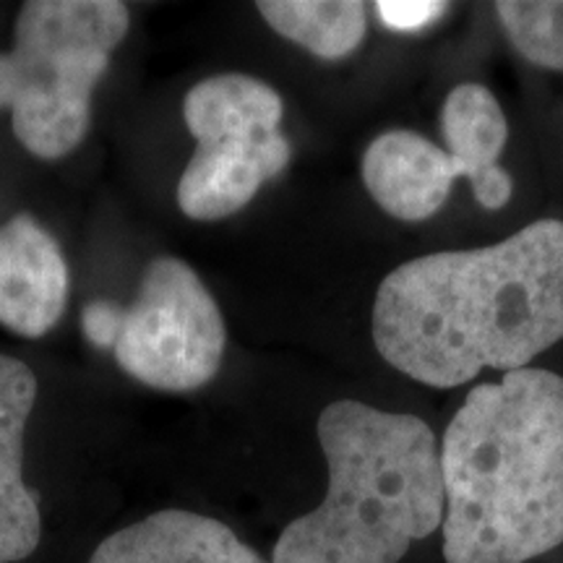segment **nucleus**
Here are the masks:
<instances>
[{
    "mask_svg": "<svg viewBox=\"0 0 563 563\" xmlns=\"http://www.w3.org/2000/svg\"><path fill=\"white\" fill-rule=\"evenodd\" d=\"M563 340V222L397 266L373 302L378 355L412 382L462 386L483 368H527Z\"/></svg>",
    "mask_w": 563,
    "mask_h": 563,
    "instance_id": "f257e3e1",
    "label": "nucleus"
},
{
    "mask_svg": "<svg viewBox=\"0 0 563 563\" xmlns=\"http://www.w3.org/2000/svg\"><path fill=\"white\" fill-rule=\"evenodd\" d=\"M443 559L527 563L563 543V378L519 368L475 386L441 443Z\"/></svg>",
    "mask_w": 563,
    "mask_h": 563,
    "instance_id": "f03ea898",
    "label": "nucleus"
},
{
    "mask_svg": "<svg viewBox=\"0 0 563 563\" xmlns=\"http://www.w3.org/2000/svg\"><path fill=\"white\" fill-rule=\"evenodd\" d=\"M316 431L327 498L282 530L272 563H399L443 525L441 452L426 420L342 399Z\"/></svg>",
    "mask_w": 563,
    "mask_h": 563,
    "instance_id": "7ed1b4c3",
    "label": "nucleus"
},
{
    "mask_svg": "<svg viewBox=\"0 0 563 563\" xmlns=\"http://www.w3.org/2000/svg\"><path fill=\"white\" fill-rule=\"evenodd\" d=\"M131 24L121 0H30L0 53V110H11L19 144L60 159L81 144L91 97Z\"/></svg>",
    "mask_w": 563,
    "mask_h": 563,
    "instance_id": "20e7f679",
    "label": "nucleus"
},
{
    "mask_svg": "<svg viewBox=\"0 0 563 563\" xmlns=\"http://www.w3.org/2000/svg\"><path fill=\"white\" fill-rule=\"evenodd\" d=\"M282 115L279 91L256 76L220 74L196 84L183 100V121L196 139L178 180L183 214L214 222L249 207L292 159Z\"/></svg>",
    "mask_w": 563,
    "mask_h": 563,
    "instance_id": "39448f33",
    "label": "nucleus"
},
{
    "mask_svg": "<svg viewBox=\"0 0 563 563\" xmlns=\"http://www.w3.org/2000/svg\"><path fill=\"white\" fill-rule=\"evenodd\" d=\"M224 344L220 306L199 274L162 256L146 266L112 352L131 378L152 389L194 391L217 376Z\"/></svg>",
    "mask_w": 563,
    "mask_h": 563,
    "instance_id": "423d86ee",
    "label": "nucleus"
},
{
    "mask_svg": "<svg viewBox=\"0 0 563 563\" xmlns=\"http://www.w3.org/2000/svg\"><path fill=\"white\" fill-rule=\"evenodd\" d=\"M68 300V266L55 238L30 214L0 228V323L21 336L47 334Z\"/></svg>",
    "mask_w": 563,
    "mask_h": 563,
    "instance_id": "0eeeda50",
    "label": "nucleus"
},
{
    "mask_svg": "<svg viewBox=\"0 0 563 563\" xmlns=\"http://www.w3.org/2000/svg\"><path fill=\"white\" fill-rule=\"evenodd\" d=\"M361 170L371 199L405 222L439 214L460 178L449 152L415 131H386L373 139Z\"/></svg>",
    "mask_w": 563,
    "mask_h": 563,
    "instance_id": "6e6552de",
    "label": "nucleus"
},
{
    "mask_svg": "<svg viewBox=\"0 0 563 563\" xmlns=\"http://www.w3.org/2000/svg\"><path fill=\"white\" fill-rule=\"evenodd\" d=\"M34 402L37 378L30 365L0 355V563L30 559L42 540L40 501L21 477Z\"/></svg>",
    "mask_w": 563,
    "mask_h": 563,
    "instance_id": "1a4fd4ad",
    "label": "nucleus"
},
{
    "mask_svg": "<svg viewBox=\"0 0 563 563\" xmlns=\"http://www.w3.org/2000/svg\"><path fill=\"white\" fill-rule=\"evenodd\" d=\"M89 563H269L228 525L165 509L104 538Z\"/></svg>",
    "mask_w": 563,
    "mask_h": 563,
    "instance_id": "9d476101",
    "label": "nucleus"
},
{
    "mask_svg": "<svg viewBox=\"0 0 563 563\" xmlns=\"http://www.w3.org/2000/svg\"><path fill=\"white\" fill-rule=\"evenodd\" d=\"M441 131L460 178L473 186L483 209H504L514 194L511 175L498 165L509 125L496 95L481 84H460L441 108Z\"/></svg>",
    "mask_w": 563,
    "mask_h": 563,
    "instance_id": "9b49d317",
    "label": "nucleus"
},
{
    "mask_svg": "<svg viewBox=\"0 0 563 563\" xmlns=\"http://www.w3.org/2000/svg\"><path fill=\"white\" fill-rule=\"evenodd\" d=\"M256 9L279 37L323 60L347 58L368 32V11L361 0H262Z\"/></svg>",
    "mask_w": 563,
    "mask_h": 563,
    "instance_id": "f8f14e48",
    "label": "nucleus"
},
{
    "mask_svg": "<svg viewBox=\"0 0 563 563\" xmlns=\"http://www.w3.org/2000/svg\"><path fill=\"white\" fill-rule=\"evenodd\" d=\"M496 13L525 60L563 70V0H504Z\"/></svg>",
    "mask_w": 563,
    "mask_h": 563,
    "instance_id": "ddd939ff",
    "label": "nucleus"
},
{
    "mask_svg": "<svg viewBox=\"0 0 563 563\" xmlns=\"http://www.w3.org/2000/svg\"><path fill=\"white\" fill-rule=\"evenodd\" d=\"M449 3L435 0H378L376 16L391 32H420L446 13Z\"/></svg>",
    "mask_w": 563,
    "mask_h": 563,
    "instance_id": "4468645a",
    "label": "nucleus"
},
{
    "mask_svg": "<svg viewBox=\"0 0 563 563\" xmlns=\"http://www.w3.org/2000/svg\"><path fill=\"white\" fill-rule=\"evenodd\" d=\"M125 319V308L112 300H91L81 311V332L89 344L100 350L115 347L118 336H121Z\"/></svg>",
    "mask_w": 563,
    "mask_h": 563,
    "instance_id": "2eb2a0df",
    "label": "nucleus"
}]
</instances>
